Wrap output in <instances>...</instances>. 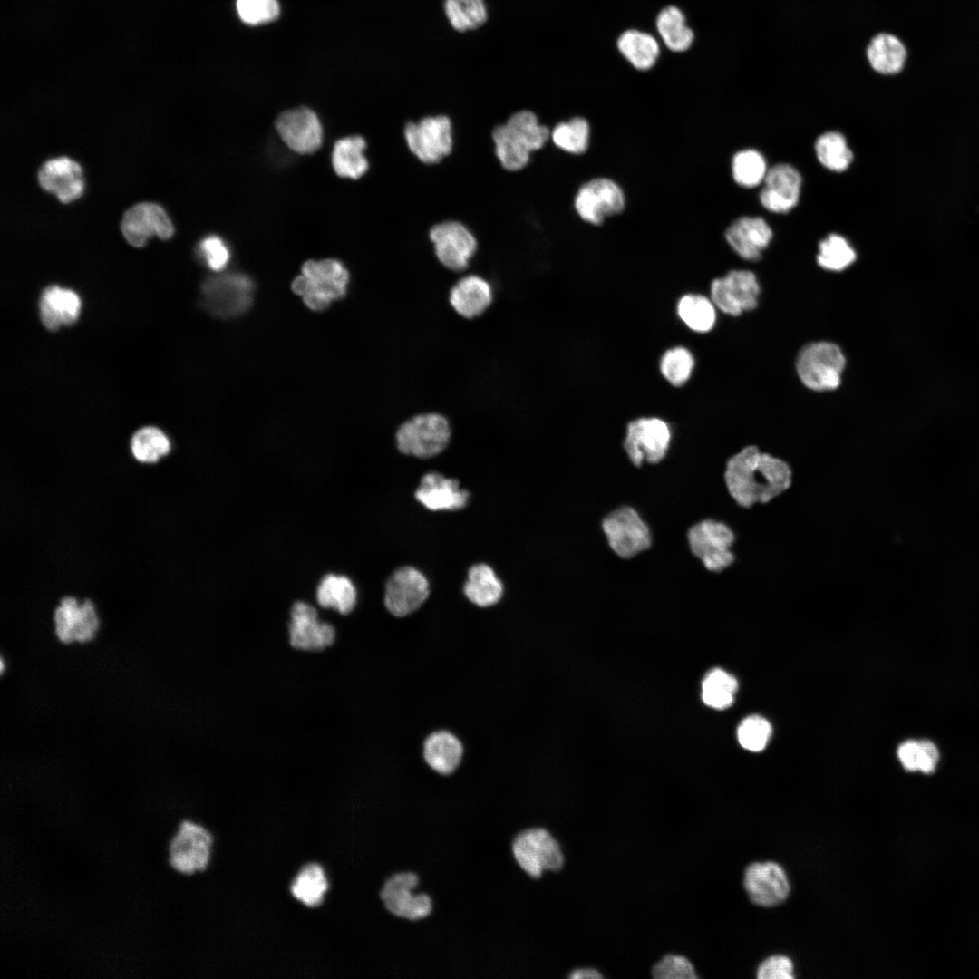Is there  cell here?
Wrapping results in <instances>:
<instances>
[{
  "label": "cell",
  "instance_id": "1",
  "mask_svg": "<svg viewBox=\"0 0 979 979\" xmlns=\"http://www.w3.org/2000/svg\"><path fill=\"white\" fill-rule=\"evenodd\" d=\"M725 489L741 508L765 504L787 491L792 482V470L784 460L749 445L725 461Z\"/></svg>",
  "mask_w": 979,
  "mask_h": 979
},
{
  "label": "cell",
  "instance_id": "2",
  "mask_svg": "<svg viewBox=\"0 0 979 979\" xmlns=\"http://www.w3.org/2000/svg\"><path fill=\"white\" fill-rule=\"evenodd\" d=\"M550 133L551 130L533 111H517L493 130L495 154L505 170H522L528 164L531 153L541 150L550 140Z\"/></svg>",
  "mask_w": 979,
  "mask_h": 979
},
{
  "label": "cell",
  "instance_id": "3",
  "mask_svg": "<svg viewBox=\"0 0 979 979\" xmlns=\"http://www.w3.org/2000/svg\"><path fill=\"white\" fill-rule=\"evenodd\" d=\"M600 528L611 552L623 560L646 552L654 543L651 526L629 504L619 505L607 512L601 519Z\"/></svg>",
  "mask_w": 979,
  "mask_h": 979
},
{
  "label": "cell",
  "instance_id": "4",
  "mask_svg": "<svg viewBox=\"0 0 979 979\" xmlns=\"http://www.w3.org/2000/svg\"><path fill=\"white\" fill-rule=\"evenodd\" d=\"M673 441L670 423L656 415H642L625 425L622 447L629 462L636 469L657 465L667 457Z\"/></svg>",
  "mask_w": 979,
  "mask_h": 979
},
{
  "label": "cell",
  "instance_id": "5",
  "mask_svg": "<svg viewBox=\"0 0 979 979\" xmlns=\"http://www.w3.org/2000/svg\"><path fill=\"white\" fill-rule=\"evenodd\" d=\"M348 282L349 273L338 260H309L293 281L292 289L310 309L321 311L345 296Z\"/></svg>",
  "mask_w": 979,
  "mask_h": 979
},
{
  "label": "cell",
  "instance_id": "6",
  "mask_svg": "<svg viewBox=\"0 0 979 979\" xmlns=\"http://www.w3.org/2000/svg\"><path fill=\"white\" fill-rule=\"evenodd\" d=\"M736 536L726 522L703 518L692 524L686 531L691 555L709 573H722L735 562L732 550Z\"/></svg>",
  "mask_w": 979,
  "mask_h": 979
},
{
  "label": "cell",
  "instance_id": "7",
  "mask_svg": "<svg viewBox=\"0 0 979 979\" xmlns=\"http://www.w3.org/2000/svg\"><path fill=\"white\" fill-rule=\"evenodd\" d=\"M215 836L210 829L192 819L182 820L168 845V861L178 873L192 876L210 867Z\"/></svg>",
  "mask_w": 979,
  "mask_h": 979
},
{
  "label": "cell",
  "instance_id": "8",
  "mask_svg": "<svg viewBox=\"0 0 979 979\" xmlns=\"http://www.w3.org/2000/svg\"><path fill=\"white\" fill-rule=\"evenodd\" d=\"M511 850L519 867L533 879L546 872H557L565 864L560 843L542 826L520 830L513 838Z\"/></svg>",
  "mask_w": 979,
  "mask_h": 979
},
{
  "label": "cell",
  "instance_id": "9",
  "mask_svg": "<svg viewBox=\"0 0 979 979\" xmlns=\"http://www.w3.org/2000/svg\"><path fill=\"white\" fill-rule=\"evenodd\" d=\"M451 426L448 419L438 412L416 414L402 422L395 433L396 445L403 454L431 458L441 453L449 444Z\"/></svg>",
  "mask_w": 979,
  "mask_h": 979
},
{
  "label": "cell",
  "instance_id": "10",
  "mask_svg": "<svg viewBox=\"0 0 979 979\" xmlns=\"http://www.w3.org/2000/svg\"><path fill=\"white\" fill-rule=\"evenodd\" d=\"M625 206L624 189L609 177H595L585 181L573 199L576 214L593 226H600L607 218L621 214Z\"/></svg>",
  "mask_w": 979,
  "mask_h": 979
},
{
  "label": "cell",
  "instance_id": "11",
  "mask_svg": "<svg viewBox=\"0 0 979 979\" xmlns=\"http://www.w3.org/2000/svg\"><path fill=\"white\" fill-rule=\"evenodd\" d=\"M846 359L840 348L829 342H816L799 353L796 368L802 383L814 391L838 388Z\"/></svg>",
  "mask_w": 979,
  "mask_h": 979
},
{
  "label": "cell",
  "instance_id": "12",
  "mask_svg": "<svg viewBox=\"0 0 979 979\" xmlns=\"http://www.w3.org/2000/svg\"><path fill=\"white\" fill-rule=\"evenodd\" d=\"M420 876L413 871H399L383 884L380 898L393 916L410 921L427 917L433 909L431 897L419 889Z\"/></svg>",
  "mask_w": 979,
  "mask_h": 979
},
{
  "label": "cell",
  "instance_id": "13",
  "mask_svg": "<svg viewBox=\"0 0 979 979\" xmlns=\"http://www.w3.org/2000/svg\"><path fill=\"white\" fill-rule=\"evenodd\" d=\"M287 635L294 650L320 653L334 645L337 629L333 623L323 620L313 605L296 601L290 608Z\"/></svg>",
  "mask_w": 979,
  "mask_h": 979
},
{
  "label": "cell",
  "instance_id": "14",
  "mask_svg": "<svg viewBox=\"0 0 979 979\" xmlns=\"http://www.w3.org/2000/svg\"><path fill=\"white\" fill-rule=\"evenodd\" d=\"M253 294V281L239 273L210 276L202 285L203 305L219 317H233L246 312L252 304Z\"/></svg>",
  "mask_w": 979,
  "mask_h": 979
},
{
  "label": "cell",
  "instance_id": "15",
  "mask_svg": "<svg viewBox=\"0 0 979 979\" xmlns=\"http://www.w3.org/2000/svg\"><path fill=\"white\" fill-rule=\"evenodd\" d=\"M404 139L410 151L422 162L434 164L452 150V124L446 115L426 116L405 125Z\"/></svg>",
  "mask_w": 979,
  "mask_h": 979
},
{
  "label": "cell",
  "instance_id": "16",
  "mask_svg": "<svg viewBox=\"0 0 979 979\" xmlns=\"http://www.w3.org/2000/svg\"><path fill=\"white\" fill-rule=\"evenodd\" d=\"M760 286L756 276L748 270L733 269L713 278L709 286V296L715 307L724 315L738 316L754 309L758 305Z\"/></svg>",
  "mask_w": 979,
  "mask_h": 979
},
{
  "label": "cell",
  "instance_id": "17",
  "mask_svg": "<svg viewBox=\"0 0 979 979\" xmlns=\"http://www.w3.org/2000/svg\"><path fill=\"white\" fill-rule=\"evenodd\" d=\"M429 237L438 261L453 272L464 271L478 248L473 233L464 224L455 220L434 225Z\"/></svg>",
  "mask_w": 979,
  "mask_h": 979
},
{
  "label": "cell",
  "instance_id": "18",
  "mask_svg": "<svg viewBox=\"0 0 979 979\" xmlns=\"http://www.w3.org/2000/svg\"><path fill=\"white\" fill-rule=\"evenodd\" d=\"M429 583L417 569L403 567L387 580L383 603L387 612L404 618L416 613L429 597Z\"/></svg>",
  "mask_w": 979,
  "mask_h": 979
},
{
  "label": "cell",
  "instance_id": "19",
  "mask_svg": "<svg viewBox=\"0 0 979 979\" xmlns=\"http://www.w3.org/2000/svg\"><path fill=\"white\" fill-rule=\"evenodd\" d=\"M121 228L126 241L135 247H143L152 236L167 240L174 234L165 209L152 202L133 205L124 213Z\"/></svg>",
  "mask_w": 979,
  "mask_h": 979
},
{
  "label": "cell",
  "instance_id": "20",
  "mask_svg": "<svg viewBox=\"0 0 979 979\" xmlns=\"http://www.w3.org/2000/svg\"><path fill=\"white\" fill-rule=\"evenodd\" d=\"M743 886L754 904L766 907L781 904L790 890L785 870L772 861L749 865L744 872Z\"/></svg>",
  "mask_w": 979,
  "mask_h": 979
},
{
  "label": "cell",
  "instance_id": "21",
  "mask_svg": "<svg viewBox=\"0 0 979 979\" xmlns=\"http://www.w3.org/2000/svg\"><path fill=\"white\" fill-rule=\"evenodd\" d=\"M276 128L284 142L296 152L312 153L322 144L321 122L308 108L300 107L281 113Z\"/></svg>",
  "mask_w": 979,
  "mask_h": 979
},
{
  "label": "cell",
  "instance_id": "22",
  "mask_svg": "<svg viewBox=\"0 0 979 979\" xmlns=\"http://www.w3.org/2000/svg\"><path fill=\"white\" fill-rule=\"evenodd\" d=\"M53 620L56 634L63 642L91 639L99 625L94 604L90 599L79 601L72 596L61 598Z\"/></svg>",
  "mask_w": 979,
  "mask_h": 979
},
{
  "label": "cell",
  "instance_id": "23",
  "mask_svg": "<svg viewBox=\"0 0 979 979\" xmlns=\"http://www.w3.org/2000/svg\"><path fill=\"white\" fill-rule=\"evenodd\" d=\"M800 187L801 176L794 167L777 164L766 173L760 201L769 211L786 213L797 205Z\"/></svg>",
  "mask_w": 979,
  "mask_h": 979
},
{
  "label": "cell",
  "instance_id": "24",
  "mask_svg": "<svg viewBox=\"0 0 979 979\" xmlns=\"http://www.w3.org/2000/svg\"><path fill=\"white\" fill-rule=\"evenodd\" d=\"M38 181L43 189L55 194L63 203L79 199L84 190L82 167L68 157L45 161L38 172Z\"/></svg>",
  "mask_w": 979,
  "mask_h": 979
},
{
  "label": "cell",
  "instance_id": "25",
  "mask_svg": "<svg viewBox=\"0 0 979 979\" xmlns=\"http://www.w3.org/2000/svg\"><path fill=\"white\" fill-rule=\"evenodd\" d=\"M448 300L460 317L472 320L484 315L494 300L490 283L479 275H467L450 288Z\"/></svg>",
  "mask_w": 979,
  "mask_h": 979
},
{
  "label": "cell",
  "instance_id": "26",
  "mask_svg": "<svg viewBox=\"0 0 979 979\" xmlns=\"http://www.w3.org/2000/svg\"><path fill=\"white\" fill-rule=\"evenodd\" d=\"M865 59L869 69L881 76L899 74L906 67L907 49L902 39L890 31H880L871 36L865 47Z\"/></svg>",
  "mask_w": 979,
  "mask_h": 979
},
{
  "label": "cell",
  "instance_id": "27",
  "mask_svg": "<svg viewBox=\"0 0 979 979\" xmlns=\"http://www.w3.org/2000/svg\"><path fill=\"white\" fill-rule=\"evenodd\" d=\"M771 238V228L759 217L739 218L725 231V239L732 249L742 258L750 261L761 257Z\"/></svg>",
  "mask_w": 979,
  "mask_h": 979
},
{
  "label": "cell",
  "instance_id": "28",
  "mask_svg": "<svg viewBox=\"0 0 979 979\" xmlns=\"http://www.w3.org/2000/svg\"><path fill=\"white\" fill-rule=\"evenodd\" d=\"M620 56L636 72L652 71L659 63L662 50L658 39L650 32L630 27L616 39Z\"/></svg>",
  "mask_w": 979,
  "mask_h": 979
},
{
  "label": "cell",
  "instance_id": "29",
  "mask_svg": "<svg viewBox=\"0 0 979 979\" xmlns=\"http://www.w3.org/2000/svg\"><path fill=\"white\" fill-rule=\"evenodd\" d=\"M654 25L664 47L674 54L689 52L696 43V32L689 24L685 12L674 4L659 9Z\"/></svg>",
  "mask_w": 979,
  "mask_h": 979
},
{
  "label": "cell",
  "instance_id": "30",
  "mask_svg": "<svg viewBox=\"0 0 979 979\" xmlns=\"http://www.w3.org/2000/svg\"><path fill=\"white\" fill-rule=\"evenodd\" d=\"M415 498L431 510H456L466 506L469 492L460 488L458 480L431 472L422 478Z\"/></svg>",
  "mask_w": 979,
  "mask_h": 979
},
{
  "label": "cell",
  "instance_id": "31",
  "mask_svg": "<svg viewBox=\"0 0 979 979\" xmlns=\"http://www.w3.org/2000/svg\"><path fill=\"white\" fill-rule=\"evenodd\" d=\"M464 753L461 740L448 730L431 732L422 744L424 761L433 771L442 776H449L458 770Z\"/></svg>",
  "mask_w": 979,
  "mask_h": 979
},
{
  "label": "cell",
  "instance_id": "32",
  "mask_svg": "<svg viewBox=\"0 0 979 979\" xmlns=\"http://www.w3.org/2000/svg\"><path fill=\"white\" fill-rule=\"evenodd\" d=\"M81 306V299L73 290L49 286L40 296V319L45 328L56 331L63 325H73L80 315Z\"/></svg>",
  "mask_w": 979,
  "mask_h": 979
},
{
  "label": "cell",
  "instance_id": "33",
  "mask_svg": "<svg viewBox=\"0 0 979 979\" xmlns=\"http://www.w3.org/2000/svg\"><path fill=\"white\" fill-rule=\"evenodd\" d=\"M330 889L331 881L327 870L318 861H309L302 865L288 887L291 897L307 908L321 906Z\"/></svg>",
  "mask_w": 979,
  "mask_h": 979
},
{
  "label": "cell",
  "instance_id": "34",
  "mask_svg": "<svg viewBox=\"0 0 979 979\" xmlns=\"http://www.w3.org/2000/svg\"><path fill=\"white\" fill-rule=\"evenodd\" d=\"M710 296L701 292H687L678 297L674 311L678 319L697 334L710 333L717 322V311Z\"/></svg>",
  "mask_w": 979,
  "mask_h": 979
},
{
  "label": "cell",
  "instance_id": "35",
  "mask_svg": "<svg viewBox=\"0 0 979 979\" xmlns=\"http://www.w3.org/2000/svg\"><path fill=\"white\" fill-rule=\"evenodd\" d=\"M315 600L323 609H331L341 616H348L357 604L356 587L346 576L327 574L316 587Z\"/></svg>",
  "mask_w": 979,
  "mask_h": 979
},
{
  "label": "cell",
  "instance_id": "36",
  "mask_svg": "<svg viewBox=\"0 0 979 979\" xmlns=\"http://www.w3.org/2000/svg\"><path fill=\"white\" fill-rule=\"evenodd\" d=\"M463 591L472 605L488 608L499 602L503 586L490 567L477 564L470 568Z\"/></svg>",
  "mask_w": 979,
  "mask_h": 979
},
{
  "label": "cell",
  "instance_id": "37",
  "mask_svg": "<svg viewBox=\"0 0 979 979\" xmlns=\"http://www.w3.org/2000/svg\"><path fill=\"white\" fill-rule=\"evenodd\" d=\"M365 148L366 141L362 136L354 135L338 140L332 153L335 173L342 178H361L369 168V162L364 156Z\"/></svg>",
  "mask_w": 979,
  "mask_h": 979
},
{
  "label": "cell",
  "instance_id": "38",
  "mask_svg": "<svg viewBox=\"0 0 979 979\" xmlns=\"http://www.w3.org/2000/svg\"><path fill=\"white\" fill-rule=\"evenodd\" d=\"M696 357L684 344H675L664 350L658 360L662 378L674 388L685 386L694 373Z\"/></svg>",
  "mask_w": 979,
  "mask_h": 979
},
{
  "label": "cell",
  "instance_id": "39",
  "mask_svg": "<svg viewBox=\"0 0 979 979\" xmlns=\"http://www.w3.org/2000/svg\"><path fill=\"white\" fill-rule=\"evenodd\" d=\"M130 450L133 459L141 463L152 465L165 458L171 451V442L167 434L156 426H144L133 432L130 441Z\"/></svg>",
  "mask_w": 979,
  "mask_h": 979
},
{
  "label": "cell",
  "instance_id": "40",
  "mask_svg": "<svg viewBox=\"0 0 979 979\" xmlns=\"http://www.w3.org/2000/svg\"><path fill=\"white\" fill-rule=\"evenodd\" d=\"M550 140L560 150L579 156L588 150L591 141V125L583 116H573L557 122L551 130Z\"/></svg>",
  "mask_w": 979,
  "mask_h": 979
},
{
  "label": "cell",
  "instance_id": "41",
  "mask_svg": "<svg viewBox=\"0 0 979 979\" xmlns=\"http://www.w3.org/2000/svg\"><path fill=\"white\" fill-rule=\"evenodd\" d=\"M897 754L905 770L924 774L935 772L940 758L938 748L930 740H906L898 746Z\"/></svg>",
  "mask_w": 979,
  "mask_h": 979
},
{
  "label": "cell",
  "instance_id": "42",
  "mask_svg": "<svg viewBox=\"0 0 979 979\" xmlns=\"http://www.w3.org/2000/svg\"><path fill=\"white\" fill-rule=\"evenodd\" d=\"M443 9L451 26L460 33L478 29L488 20L485 0H444Z\"/></svg>",
  "mask_w": 979,
  "mask_h": 979
},
{
  "label": "cell",
  "instance_id": "43",
  "mask_svg": "<svg viewBox=\"0 0 979 979\" xmlns=\"http://www.w3.org/2000/svg\"><path fill=\"white\" fill-rule=\"evenodd\" d=\"M815 151L819 161L828 170L836 172L846 170L853 160V153L846 138L838 131H828L820 135L816 141Z\"/></svg>",
  "mask_w": 979,
  "mask_h": 979
},
{
  "label": "cell",
  "instance_id": "44",
  "mask_svg": "<svg viewBox=\"0 0 979 979\" xmlns=\"http://www.w3.org/2000/svg\"><path fill=\"white\" fill-rule=\"evenodd\" d=\"M738 689L737 680L720 668L711 670L702 683V699L714 709H725L732 705Z\"/></svg>",
  "mask_w": 979,
  "mask_h": 979
},
{
  "label": "cell",
  "instance_id": "45",
  "mask_svg": "<svg viewBox=\"0 0 979 979\" xmlns=\"http://www.w3.org/2000/svg\"><path fill=\"white\" fill-rule=\"evenodd\" d=\"M768 170L764 157L755 150H743L732 160L734 181L743 188H754L763 182Z\"/></svg>",
  "mask_w": 979,
  "mask_h": 979
},
{
  "label": "cell",
  "instance_id": "46",
  "mask_svg": "<svg viewBox=\"0 0 979 979\" xmlns=\"http://www.w3.org/2000/svg\"><path fill=\"white\" fill-rule=\"evenodd\" d=\"M856 259V252L840 235L829 234L819 245L818 264L824 269L841 271Z\"/></svg>",
  "mask_w": 979,
  "mask_h": 979
},
{
  "label": "cell",
  "instance_id": "47",
  "mask_svg": "<svg viewBox=\"0 0 979 979\" xmlns=\"http://www.w3.org/2000/svg\"><path fill=\"white\" fill-rule=\"evenodd\" d=\"M771 734V726L763 717L752 715L745 718L737 729V738L742 748L750 751L763 750Z\"/></svg>",
  "mask_w": 979,
  "mask_h": 979
},
{
  "label": "cell",
  "instance_id": "48",
  "mask_svg": "<svg viewBox=\"0 0 979 979\" xmlns=\"http://www.w3.org/2000/svg\"><path fill=\"white\" fill-rule=\"evenodd\" d=\"M236 7L241 21L249 25L272 22L280 13L277 0H237Z\"/></svg>",
  "mask_w": 979,
  "mask_h": 979
},
{
  "label": "cell",
  "instance_id": "49",
  "mask_svg": "<svg viewBox=\"0 0 979 979\" xmlns=\"http://www.w3.org/2000/svg\"><path fill=\"white\" fill-rule=\"evenodd\" d=\"M652 975L659 979H694L697 978L693 964L684 956L667 955L657 962Z\"/></svg>",
  "mask_w": 979,
  "mask_h": 979
},
{
  "label": "cell",
  "instance_id": "50",
  "mask_svg": "<svg viewBox=\"0 0 979 979\" xmlns=\"http://www.w3.org/2000/svg\"><path fill=\"white\" fill-rule=\"evenodd\" d=\"M199 254L206 265L214 271L222 270L230 259L228 246L222 238L215 235H209L199 242Z\"/></svg>",
  "mask_w": 979,
  "mask_h": 979
},
{
  "label": "cell",
  "instance_id": "51",
  "mask_svg": "<svg viewBox=\"0 0 979 979\" xmlns=\"http://www.w3.org/2000/svg\"><path fill=\"white\" fill-rule=\"evenodd\" d=\"M759 979H792L793 963L785 955H776L768 957L757 969Z\"/></svg>",
  "mask_w": 979,
  "mask_h": 979
},
{
  "label": "cell",
  "instance_id": "52",
  "mask_svg": "<svg viewBox=\"0 0 979 979\" xmlns=\"http://www.w3.org/2000/svg\"><path fill=\"white\" fill-rule=\"evenodd\" d=\"M568 977L571 978V979L601 978V977H603V974L599 971H597L596 969L579 968V969H576V970L571 971L570 974H568Z\"/></svg>",
  "mask_w": 979,
  "mask_h": 979
}]
</instances>
